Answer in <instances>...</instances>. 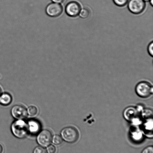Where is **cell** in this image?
<instances>
[{"instance_id": "cell-23", "label": "cell", "mask_w": 153, "mask_h": 153, "mask_svg": "<svg viewBox=\"0 0 153 153\" xmlns=\"http://www.w3.org/2000/svg\"><path fill=\"white\" fill-rule=\"evenodd\" d=\"M150 4L151 6H153V0H150Z\"/></svg>"}, {"instance_id": "cell-20", "label": "cell", "mask_w": 153, "mask_h": 153, "mask_svg": "<svg viewBox=\"0 0 153 153\" xmlns=\"http://www.w3.org/2000/svg\"><path fill=\"white\" fill-rule=\"evenodd\" d=\"M142 153H153V147L152 146L147 147L143 150Z\"/></svg>"}, {"instance_id": "cell-12", "label": "cell", "mask_w": 153, "mask_h": 153, "mask_svg": "<svg viewBox=\"0 0 153 153\" xmlns=\"http://www.w3.org/2000/svg\"><path fill=\"white\" fill-rule=\"evenodd\" d=\"M91 14V11L89 9L84 8L81 10L79 13V16L82 19H87L88 18Z\"/></svg>"}, {"instance_id": "cell-1", "label": "cell", "mask_w": 153, "mask_h": 153, "mask_svg": "<svg viewBox=\"0 0 153 153\" xmlns=\"http://www.w3.org/2000/svg\"><path fill=\"white\" fill-rule=\"evenodd\" d=\"M11 130L13 135L17 138H25L29 134L27 122L24 119H16L11 125Z\"/></svg>"}, {"instance_id": "cell-6", "label": "cell", "mask_w": 153, "mask_h": 153, "mask_svg": "<svg viewBox=\"0 0 153 153\" xmlns=\"http://www.w3.org/2000/svg\"><path fill=\"white\" fill-rule=\"evenodd\" d=\"M82 10L80 4L77 1H70L67 4L65 11L68 16L72 17H75L79 16Z\"/></svg>"}, {"instance_id": "cell-22", "label": "cell", "mask_w": 153, "mask_h": 153, "mask_svg": "<svg viewBox=\"0 0 153 153\" xmlns=\"http://www.w3.org/2000/svg\"><path fill=\"white\" fill-rule=\"evenodd\" d=\"M3 152V148L2 146L0 144V153H2Z\"/></svg>"}, {"instance_id": "cell-17", "label": "cell", "mask_w": 153, "mask_h": 153, "mask_svg": "<svg viewBox=\"0 0 153 153\" xmlns=\"http://www.w3.org/2000/svg\"><path fill=\"white\" fill-rule=\"evenodd\" d=\"M46 151L47 153H55L56 148L53 145H50L46 147Z\"/></svg>"}, {"instance_id": "cell-25", "label": "cell", "mask_w": 153, "mask_h": 153, "mask_svg": "<svg viewBox=\"0 0 153 153\" xmlns=\"http://www.w3.org/2000/svg\"><path fill=\"white\" fill-rule=\"evenodd\" d=\"M1 88H0V96H1Z\"/></svg>"}, {"instance_id": "cell-8", "label": "cell", "mask_w": 153, "mask_h": 153, "mask_svg": "<svg viewBox=\"0 0 153 153\" xmlns=\"http://www.w3.org/2000/svg\"><path fill=\"white\" fill-rule=\"evenodd\" d=\"M63 7L61 4L57 3H51L46 7V12L48 16L51 17H57L62 13Z\"/></svg>"}, {"instance_id": "cell-11", "label": "cell", "mask_w": 153, "mask_h": 153, "mask_svg": "<svg viewBox=\"0 0 153 153\" xmlns=\"http://www.w3.org/2000/svg\"><path fill=\"white\" fill-rule=\"evenodd\" d=\"M13 98L8 93H4L0 96V104L4 106L9 105L11 103Z\"/></svg>"}, {"instance_id": "cell-9", "label": "cell", "mask_w": 153, "mask_h": 153, "mask_svg": "<svg viewBox=\"0 0 153 153\" xmlns=\"http://www.w3.org/2000/svg\"><path fill=\"white\" fill-rule=\"evenodd\" d=\"M29 134L35 135L38 134L41 130V124L38 121L31 119L27 121Z\"/></svg>"}, {"instance_id": "cell-13", "label": "cell", "mask_w": 153, "mask_h": 153, "mask_svg": "<svg viewBox=\"0 0 153 153\" xmlns=\"http://www.w3.org/2000/svg\"><path fill=\"white\" fill-rule=\"evenodd\" d=\"M27 110L28 115L31 116H35L37 114V112H38L37 108L34 106H29Z\"/></svg>"}, {"instance_id": "cell-2", "label": "cell", "mask_w": 153, "mask_h": 153, "mask_svg": "<svg viewBox=\"0 0 153 153\" xmlns=\"http://www.w3.org/2000/svg\"><path fill=\"white\" fill-rule=\"evenodd\" d=\"M61 136L63 140L68 143H74L77 141L79 138V133L74 127H65L61 130Z\"/></svg>"}, {"instance_id": "cell-14", "label": "cell", "mask_w": 153, "mask_h": 153, "mask_svg": "<svg viewBox=\"0 0 153 153\" xmlns=\"http://www.w3.org/2000/svg\"><path fill=\"white\" fill-rule=\"evenodd\" d=\"M52 142L54 144L56 145H61L62 143L63 139L61 136L55 135L52 137Z\"/></svg>"}, {"instance_id": "cell-5", "label": "cell", "mask_w": 153, "mask_h": 153, "mask_svg": "<svg viewBox=\"0 0 153 153\" xmlns=\"http://www.w3.org/2000/svg\"><path fill=\"white\" fill-rule=\"evenodd\" d=\"M146 7V3L143 0H130L128 8L130 12L134 14H139L143 13Z\"/></svg>"}, {"instance_id": "cell-16", "label": "cell", "mask_w": 153, "mask_h": 153, "mask_svg": "<svg viewBox=\"0 0 153 153\" xmlns=\"http://www.w3.org/2000/svg\"><path fill=\"white\" fill-rule=\"evenodd\" d=\"M129 0H113L115 4L120 7L125 6L128 3Z\"/></svg>"}, {"instance_id": "cell-4", "label": "cell", "mask_w": 153, "mask_h": 153, "mask_svg": "<svg viewBox=\"0 0 153 153\" xmlns=\"http://www.w3.org/2000/svg\"><path fill=\"white\" fill-rule=\"evenodd\" d=\"M52 136L51 132L48 130L40 131L37 136V143L43 148L47 147L52 142Z\"/></svg>"}, {"instance_id": "cell-24", "label": "cell", "mask_w": 153, "mask_h": 153, "mask_svg": "<svg viewBox=\"0 0 153 153\" xmlns=\"http://www.w3.org/2000/svg\"><path fill=\"white\" fill-rule=\"evenodd\" d=\"M143 1H150V0H143Z\"/></svg>"}, {"instance_id": "cell-15", "label": "cell", "mask_w": 153, "mask_h": 153, "mask_svg": "<svg viewBox=\"0 0 153 153\" xmlns=\"http://www.w3.org/2000/svg\"><path fill=\"white\" fill-rule=\"evenodd\" d=\"M144 128L146 130V131H152L153 129V120L148 119L146 120V122L144 124Z\"/></svg>"}, {"instance_id": "cell-21", "label": "cell", "mask_w": 153, "mask_h": 153, "mask_svg": "<svg viewBox=\"0 0 153 153\" xmlns=\"http://www.w3.org/2000/svg\"><path fill=\"white\" fill-rule=\"evenodd\" d=\"M54 3H57V4H60L62 3L64 1V0H52Z\"/></svg>"}, {"instance_id": "cell-18", "label": "cell", "mask_w": 153, "mask_h": 153, "mask_svg": "<svg viewBox=\"0 0 153 153\" xmlns=\"http://www.w3.org/2000/svg\"><path fill=\"white\" fill-rule=\"evenodd\" d=\"M33 153H46V150L41 146H37L34 148Z\"/></svg>"}, {"instance_id": "cell-10", "label": "cell", "mask_w": 153, "mask_h": 153, "mask_svg": "<svg viewBox=\"0 0 153 153\" xmlns=\"http://www.w3.org/2000/svg\"><path fill=\"white\" fill-rule=\"evenodd\" d=\"M124 116L128 121H134L137 120L138 111L134 107H128L124 112Z\"/></svg>"}, {"instance_id": "cell-19", "label": "cell", "mask_w": 153, "mask_h": 153, "mask_svg": "<svg viewBox=\"0 0 153 153\" xmlns=\"http://www.w3.org/2000/svg\"><path fill=\"white\" fill-rule=\"evenodd\" d=\"M148 53L152 57L153 56V43L151 42L148 45Z\"/></svg>"}, {"instance_id": "cell-3", "label": "cell", "mask_w": 153, "mask_h": 153, "mask_svg": "<svg viewBox=\"0 0 153 153\" xmlns=\"http://www.w3.org/2000/svg\"><path fill=\"white\" fill-rule=\"evenodd\" d=\"M136 92L139 97L142 98L149 97L153 93V87L149 82L142 81L139 82L136 87Z\"/></svg>"}, {"instance_id": "cell-7", "label": "cell", "mask_w": 153, "mask_h": 153, "mask_svg": "<svg viewBox=\"0 0 153 153\" xmlns=\"http://www.w3.org/2000/svg\"><path fill=\"white\" fill-rule=\"evenodd\" d=\"M10 113L12 116L16 119H25L28 115L27 109L23 106L19 105L13 106Z\"/></svg>"}]
</instances>
